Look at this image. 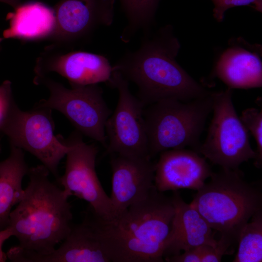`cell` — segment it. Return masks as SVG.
I'll use <instances>...</instances> for the list:
<instances>
[{"instance_id":"1","label":"cell","mask_w":262,"mask_h":262,"mask_svg":"<svg viewBox=\"0 0 262 262\" xmlns=\"http://www.w3.org/2000/svg\"><path fill=\"white\" fill-rule=\"evenodd\" d=\"M49 173L43 164L29 169L28 185L11 211L6 227L19 242L7 252L12 262L51 252L71 229L73 214L69 197L49 180Z\"/></svg>"},{"instance_id":"2","label":"cell","mask_w":262,"mask_h":262,"mask_svg":"<svg viewBox=\"0 0 262 262\" xmlns=\"http://www.w3.org/2000/svg\"><path fill=\"white\" fill-rule=\"evenodd\" d=\"M180 45L172 26L146 33L139 48L126 53L114 66L138 88L144 107L167 99L187 102L211 92L191 77L176 60Z\"/></svg>"},{"instance_id":"3","label":"cell","mask_w":262,"mask_h":262,"mask_svg":"<svg viewBox=\"0 0 262 262\" xmlns=\"http://www.w3.org/2000/svg\"><path fill=\"white\" fill-rule=\"evenodd\" d=\"M175 208L171 197L155 189L145 199L109 220L89 213L111 262H163Z\"/></svg>"},{"instance_id":"4","label":"cell","mask_w":262,"mask_h":262,"mask_svg":"<svg viewBox=\"0 0 262 262\" xmlns=\"http://www.w3.org/2000/svg\"><path fill=\"white\" fill-rule=\"evenodd\" d=\"M193 197L190 204L231 247L251 217L262 210L260 183L248 182L238 170L221 168Z\"/></svg>"},{"instance_id":"5","label":"cell","mask_w":262,"mask_h":262,"mask_svg":"<svg viewBox=\"0 0 262 262\" xmlns=\"http://www.w3.org/2000/svg\"><path fill=\"white\" fill-rule=\"evenodd\" d=\"M211 93L187 102L167 99L144 107L151 158L167 150L187 147L199 154L200 137L212 111Z\"/></svg>"},{"instance_id":"6","label":"cell","mask_w":262,"mask_h":262,"mask_svg":"<svg viewBox=\"0 0 262 262\" xmlns=\"http://www.w3.org/2000/svg\"><path fill=\"white\" fill-rule=\"evenodd\" d=\"M213 117L199 153L223 169L238 170L241 164L257 154L251 147L248 131L238 116L232 89L213 92Z\"/></svg>"},{"instance_id":"7","label":"cell","mask_w":262,"mask_h":262,"mask_svg":"<svg viewBox=\"0 0 262 262\" xmlns=\"http://www.w3.org/2000/svg\"><path fill=\"white\" fill-rule=\"evenodd\" d=\"M50 111L38 107L31 111H23L13 101L0 131L8 137L10 145L31 153L58 179L59 164L71 145L55 135Z\"/></svg>"},{"instance_id":"8","label":"cell","mask_w":262,"mask_h":262,"mask_svg":"<svg viewBox=\"0 0 262 262\" xmlns=\"http://www.w3.org/2000/svg\"><path fill=\"white\" fill-rule=\"evenodd\" d=\"M50 95L37 107L62 113L82 133L105 147V124L111 111L97 84L67 88L58 83L47 81Z\"/></svg>"},{"instance_id":"9","label":"cell","mask_w":262,"mask_h":262,"mask_svg":"<svg viewBox=\"0 0 262 262\" xmlns=\"http://www.w3.org/2000/svg\"><path fill=\"white\" fill-rule=\"evenodd\" d=\"M109 84L118 93L115 109L107 120L105 134L110 154L148 156L147 139L144 117V106L131 92L129 82L113 70Z\"/></svg>"},{"instance_id":"10","label":"cell","mask_w":262,"mask_h":262,"mask_svg":"<svg viewBox=\"0 0 262 262\" xmlns=\"http://www.w3.org/2000/svg\"><path fill=\"white\" fill-rule=\"evenodd\" d=\"M69 143L64 174L57 179L59 184L68 197L75 196L88 202L97 217L104 220L113 219L116 215L112 202L96 171L97 147L84 143L79 136Z\"/></svg>"},{"instance_id":"11","label":"cell","mask_w":262,"mask_h":262,"mask_svg":"<svg viewBox=\"0 0 262 262\" xmlns=\"http://www.w3.org/2000/svg\"><path fill=\"white\" fill-rule=\"evenodd\" d=\"M110 198L115 216L147 198L156 189L155 164L148 156L112 154Z\"/></svg>"},{"instance_id":"12","label":"cell","mask_w":262,"mask_h":262,"mask_svg":"<svg viewBox=\"0 0 262 262\" xmlns=\"http://www.w3.org/2000/svg\"><path fill=\"white\" fill-rule=\"evenodd\" d=\"M213 173L205 158L196 152L169 149L160 153L155 164L154 185L162 193L181 189L197 191Z\"/></svg>"},{"instance_id":"13","label":"cell","mask_w":262,"mask_h":262,"mask_svg":"<svg viewBox=\"0 0 262 262\" xmlns=\"http://www.w3.org/2000/svg\"><path fill=\"white\" fill-rule=\"evenodd\" d=\"M262 46L243 37L232 38L213 69L214 76L228 88L248 89L262 85Z\"/></svg>"},{"instance_id":"14","label":"cell","mask_w":262,"mask_h":262,"mask_svg":"<svg viewBox=\"0 0 262 262\" xmlns=\"http://www.w3.org/2000/svg\"><path fill=\"white\" fill-rule=\"evenodd\" d=\"M175 213L164 248V258L202 245L216 246L213 229L199 212L177 191L171 196Z\"/></svg>"},{"instance_id":"15","label":"cell","mask_w":262,"mask_h":262,"mask_svg":"<svg viewBox=\"0 0 262 262\" xmlns=\"http://www.w3.org/2000/svg\"><path fill=\"white\" fill-rule=\"evenodd\" d=\"M115 0H61L55 11V29L64 38H79L100 26L111 25Z\"/></svg>"},{"instance_id":"16","label":"cell","mask_w":262,"mask_h":262,"mask_svg":"<svg viewBox=\"0 0 262 262\" xmlns=\"http://www.w3.org/2000/svg\"><path fill=\"white\" fill-rule=\"evenodd\" d=\"M60 244L47 254L25 257L20 262H111L89 213L81 223L72 225Z\"/></svg>"},{"instance_id":"17","label":"cell","mask_w":262,"mask_h":262,"mask_svg":"<svg viewBox=\"0 0 262 262\" xmlns=\"http://www.w3.org/2000/svg\"><path fill=\"white\" fill-rule=\"evenodd\" d=\"M48 70L55 71L68 80L72 86L97 84L110 82L113 66L104 56L84 51L61 56Z\"/></svg>"},{"instance_id":"18","label":"cell","mask_w":262,"mask_h":262,"mask_svg":"<svg viewBox=\"0 0 262 262\" xmlns=\"http://www.w3.org/2000/svg\"><path fill=\"white\" fill-rule=\"evenodd\" d=\"M29 169L23 150L10 145L8 157L0 162V230L7 227L12 208L23 195L22 180Z\"/></svg>"},{"instance_id":"19","label":"cell","mask_w":262,"mask_h":262,"mask_svg":"<svg viewBox=\"0 0 262 262\" xmlns=\"http://www.w3.org/2000/svg\"><path fill=\"white\" fill-rule=\"evenodd\" d=\"M8 17L10 27L3 33L4 38H37L49 34L55 29L54 12L39 2L18 6Z\"/></svg>"},{"instance_id":"20","label":"cell","mask_w":262,"mask_h":262,"mask_svg":"<svg viewBox=\"0 0 262 262\" xmlns=\"http://www.w3.org/2000/svg\"><path fill=\"white\" fill-rule=\"evenodd\" d=\"M119 0L128 21L122 33V40L126 42L130 41L141 30L148 32L154 21L160 0Z\"/></svg>"},{"instance_id":"21","label":"cell","mask_w":262,"mask_h":262,"mask_svg":"<svg viewBox=\"0 0 262 262\" xmlns=\"http://www.w3.org/2000/svg\"><path fill=\"white\" fill-rule=\"evenodd\" d=\"M238 248L233 262L262 261V210L245 225L237 239Z\"/></svg>"},{"instance_id":"22","label":"cell","mask_w":262,"mask_h":262,"mask_svg":"<svg viewBox=\"0 0 262 262\" xmlns=\"http://www.w3.org/2000/svg\"><path fill=\"white\" fill-rule=\"evenodd\" d=\"M248 131L252 134L256 145L257 154L254 165L258 168L262 166V111L255 108L244 110L240 117Z\"/></svg>"},{"instance_id":"23","label":"cell","mask_w":262,"mask_h":262,"mask_svg":"<svg viewBox=\"0 0 262 262\" xmlns=\"http://www.w3.org/2000/svg\"><path fill=\"white\" fill-rule=\"evenodd\" d=\"M214 5L213 16L218 22H222L229 9L240 6H248L262 12V0H211Z\"/></svg>"},{"instance_id":"24","label":"cell","mask_w":262,"mask_h":262,"mask_svg":"<svg viewBox=\"0 0 262 262\" xmlns=\"http://www.w3.org/2000/svg\"><path fill=\"white\" fill-rule=\"evenodd\" d=\"M203 246H200L185 250L178 255L166 257L164 260L168 262H201Z\"/></svg>"},{"instance_id":"25","label":"cell","mask_w":262,"mask_h":262,"mask_svg":"<svg viewBox=\"0 0 262 262\" xmlns=\"http://www.w3.org/2000/svg\"><path fill=\"white\" fill-rule=\"evenodd\" d=\"M13 101L10 83L9 82H5L0 86V126Z\"/></svg>"},{"instance_id":"26","label":"cell","mask_w":262,"mask_h":262,"mask_svg":"<svg viewBox=\"0 0 262 262\" xmlns=\"http://www.w3.org/2000/svg\"><path fill=\"white\" fill-rule=\"evenodd\" d=\"M11 236L12 234L7 228L0 230V262H5L7 259L6 254L2 250V246L3 243Z\"/></svg>"},{"instance_id":"27","label":"cell","mask_w":262,"mask_h":262,"mask_svg":"<svg viewBox=\"0 0 262 262\" xmlns=\"http://www.w3.org/2000/svg\"><path fill=\"white\" fill-rule=\"evenodd\" d=\"M20 0H0V2L8 4L15 8L18 6Z\"/></svg>"},{"instance_id":"28","label":"cell","mask_w":262,"mask_h":262,"mask_svg":"<svg viewBox=\"0 0 262 262\" xmlns=\"http://www.w3.org/2000/svg\"><path fill=\"white\" fill-rule=\"evenodd\" d=\"M0 150H1V147H0Z\"/></svg>"}]
</instances>
